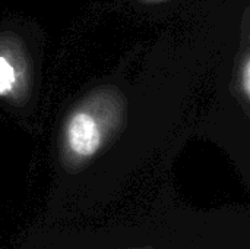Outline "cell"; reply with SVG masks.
Returning <instances> with one entry per match:
<instances>
[{
	"label": "cell",
	"instance_id": "3957f363",
	"mask_svg": "<svg viewBox=\"0 0 250 249\" xmlns=\"http://www.w3.org/2000/svg\"><path fill=\"white\" fill-rule=\"evenodd\" d=\"M242 88L246 97H249L250 94V60L246 57V60L243 62V68H242Z\"/></svg>",
	"mask_w": 250,
	"mask_h": 249
},
{
	"label": "cell",
	"instance_id": "6da1fadb",
	"mask_svg": "<svg viewBox=\"0 0 250 249\" xmlns=\"http://www.w3.org/2000/svg\"><path fill=\"white\" fill-rule=\"evenodd\" d=\"M64 142L76 161L92 158L103 144V129L86 110L75 112L66 123Z\"/></svg>",
	"mask_w": 250,
	"mask_h": 249
},
{
	"label": "cell",
	"instance_id": "7a4b0ae2",
	"mask_svg": "<svg viewBox=\"0 0 250 249\" xmlns=\"http://www.w3.org/2000/svg\"><path fill=\"white\" fill-rule=\"evenodd\" d=\"M16 81L18 73L15 66L9 62L7 57L0 56V97L9 95L13 91Z\"/></svg>",
	"mask_w": 250,
	"mask_h": 249
},
{
	"label": "cell",
	"instance_id": "277c9868",
	"mask_svg": "<svg viewBox=\"0 0 250 249\" xmlns=\"http://www.w3.org/2000/svg\"><path fill=\"white\" fill-rule=\"evenodd\" d=\"M110 249H155V248H152V247H144V248H142V247H133V248H130V247H122V248L113 247V248H110Z\"/></svg>",
	"mask_w": 250,
	"mask_h": 249
}]
</instances>
